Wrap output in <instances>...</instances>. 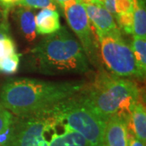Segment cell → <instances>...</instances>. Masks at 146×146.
I'll return each mask as SVG.
<instances>
[{
	"mask_svg": "<svg viewBox=\"0 0 146 146\" xmlns=\"http://www.w3.org/2000/svg\"><path fill=\"white\" fill-rule=\"evenodd\" d=\"M81 81L53 82L31 78L7 80L0 89V103L11 114L28 116L39 113L80 93Z\"/></svg>",
	"mask_w": 146,
	"mask_h": 146,
	"instance_id": "cell-1",
	"label": "cell"
},
{
	"mask_svg": "<svg viewBox=\"0 0 146 146\" xmlns=\"http://www.w3.org/2000/svg\"><path fill=\"white\" fill-rule=\"evenodd\" d=\"M80 99L101 119L107 122L118 115L128 123L134 106L138 102L140 91L130 80L110 75L102 68L89 86L80 93Z\"/></svg>",
	"mask_w": 146,
	"mask_h": 146,
	"instance_id": "cell-2",
	"label": "cell"
},
{
	"mask_svg": "<svg viewBox=\"0 0 146 146\" xmlns=\"http://www.w3.org/2000/svg\"><path fill=\"white\" fill-rule=\"evenodd\" d=\"M31 62L37 72L50 76L90 71L89 59L80 43L64 27L44 37L32 50Z\"/></svg>",
	"mask_w": 146,
	"mask_h": 146,
	"instance_id": "cell-3",
	"label": "cell"
},
{
	"mask_svg": "<svg viewBox=\"0 0 146 146\" xmlns=\"http://www.w3.org/2000/svg\"><path fill=\"white\" fill-rule=\"evenodd\" d=\"M55 122L81 134L89 146H104L106 121L82 102L78 94L45 110Z\"/></svg>",
	"mask_w": 146,
	"mask_h": 146,
	"instance_id": "cell-4",
	"label": "cell"
},
{
	"mask_svg": "<svg viewBox=\"0 0 146 146\" xmlns=\"http://www.w3.org/2000/svg\"><path fill=\"white\" fill-rule=\"evenodd\" d=\"M96 35L99 41L101 58L113 75L123 78H145L138 69L131 48L123 38L119 28Z\"/></svg>",
	"mask_w": 146,
	"mask_h": 146,
	"instance_id": "cell-5",
	"label": "cell"
},
{
	"mask_svg": "<svg viewBox=\"0 0 146 146\" xmlns=\"http://www.w3.org/2000/svg\"><path fill=\"white\" fill-rule=\"evenodd\" d=\"M61 7L64 11L68 25L78 37L89 62L100 68L98 36H95L96 33L94 34L83 3L78 0H68Z\"/></svg>",
	"mask_w": 146,
	"mask_h": 146,
	"instance_id": "cell-6",
	"label": "cell"
},
{
	"mask_svg": "<svg viewBox=\"0 0 146 146\" xmlns=\"http://www.w3.org/2000/svg\"><path fill=\"white\" fill-rule=\"evenodd\" d=\"M15 118L14 132L9 146H49L46 135L50 126V118L42 110L28 116Z\"/></svg>",
	"mask_w": 146,
	"mask_h": 146,
	"instance_id": "cell-7",
	"label": "cell"
},
{
	"mask_svg": "<svg viewBox=\"0 0 146 146\" xmlns=\"http://www.w3.org/2000/svg\"><path fill=\"white\" fill-rule=\"evenodd\" d=\"M95 33L113 31L118 27L113 16L101 3H83Z\"/></svg>",
	"mask_w": 146,
	"mask_h": 146,
	"instance_id": "cell-8",
	"label": "cell"
},
{
	"mask_svg": "<svg viewBox=\"0 0 146 146\" xmlns=\"http://www.w3.org/2000/svg\"><path fill=\"white\" fill-rule=\"evenodd\" d=\"M105 145L106 146H128L127 121L115 115L106 122L105 130Z\"/></svg>",
	"mask_w": 146,
	"mask_h": 146,
	"instance_id": "cell-9",
	"label": "cell"
},
{
	"mask_svg": "<svg viewBox=\"0 0 146 146\" xmlns=\"http://www.w3.org/2000/svg\"><path fill=\"white\" fill-rule=\"evenodd\" d=\"M50 120V131L52 134L50 136V139L48 141L49 146H89L87 141L81 134L70 129L67 126L58 123L62 128L61 131H58L54 120L51 117Z\"/></svg>",
	"mask_w": 146,
	"mask_h": 146,
	"instance_id": "cell-10",
	"label": "cell"
},
{
	"mask_svg": "<svg viewBox=\"0 0 146 146\" xmlns=\"http://www.w3.org/2000/svg\"><path fill=\"white\" fill-rule=\"evenodd\" d=\"M36 32L38 34L49 35L57 32L60 28L59 15L56 10L42 9L35 16Z\"/></svg>",
	"mask_w": 146,
	"mask_h": 146,
	"instance_id": "cell-11",
	"label": "cell"
},
{
	"mask_svg": "<svg viewBox=\"0 0 146 146\" xmlns=\"http://www.w3.org/2000/svg\"><path fill=\"white\" fill-rule=\"evenodd\" d=\"M127 127L138 140L146 144V110L143 103L138 102L134 106Z\"/></svg>",
	"mask_w": 146,
	"mask_h": 146,
	"instance_id": "cell-12",
	"label": "cell"
},
{
	"mask_svg": "<svg viewBox=\"0 0 146 146\" xmlns=\"http://www.w3.org/2000/svg\"><path fill=\"white\" fill-rule=\"evenodd\" d=\"M16 20L22 36L28 42H33L36 36L35 16L28 7H21L16 11Z\"/></svg>",
	"mask_w": 146,
	"mask_h": 146,
	"instance_id": "cell-13",
	"label": "cell"
},
{
	"mask_svg": "<svg viewBox=\"0 0 146 146\" xmlns=\"http://www.w3.org/2000/svg\"><path fill=\"white\" fill-rule=\"evenodd\" d=\"M133 36L146 38L145 0H133Z\"/></svg>",
	"mask_w": 146,
	"mask_h": 146,
	"instance_id": "cell-14",
	"label": "cell"
},
{
	"mask_svg": "<svg viewBox=\"0 0 146 146\" xmlns=\"http://www.w3.org/2000/svg\"><path fill=\"white\" fill-rule=\"evenodd\" d=\"M131 48L136 58L138 69L145 77L146 72V38L133 36Z\"/></svg>",
	"mask_w": 146,
	"mask_h": 146,
	"instance_id": "cell-15",
	"label": "cell"
},
{
	"mask_svg": "<svg viewBox=\"0 0 146 146\" xmlns=\"http://www.w3.org/2000/svg\"><path fill=\"white\" fill-rule=\"evenodd\" d=\"M21 62V54L17 52L0 58V73L11 75L17 72Z\"/></svg>",
	"mask_w": 146,
	"mask_h": 146,
	"instance_id": "cell-16",
	"label": "cell"
},
{
	"mask_svg": "<svg viewBox=\"0 0 146 146\" xmlns=\"http://www.w3.org/2000/svg\"><path fill=\"white\" fill-rule=\"evenodd\" d=\"M133 4V0H104L105 8L113 16L114 19L118 14L127 11Z\"/></svg>",
	"mask_w": 146,
	"mask_h": 146,
	"instance_id": "cell-17",
	"label": "cell"
},
{
	"mask_svg": "<svg viewBox=\"0 0 146 146\" xmlns=\"http://www.w3.org/2000/svg\"><path fill=\"white\" fill-rule=\"evenodd\" d=\"M119 28L127 34H132L133 33V4L130 9L122 12L115 16Z\"/></svg>",
	"mask_w": 146,
	"mask_h": 146,
	"instance_id": "cell-18",
	"label": "cell"
},
{
	"mask_svg": "<svg viewBox=\"0 0 146 146\" xmlns=\"http://www.w3.org/2000/svg\"><path fill=\"white\" fill-rule=\"evenodd\" d=\"M18 5L28 8H49L56 10V5L53 0H20Z\"/></svg>",
	"mask_w": 146,
	"mask_h": 146,
	"instance_id": "cell-19",
	"label": "cell"
},
{
	"mask_svg": "<svg viewBox=\"0 0 146 146\" xmlns=\"http://www.w3.org/2000/svg\"><path fill=\"white\" fill-rule=\"evenodd\" d=\"M16 52V44L11 34L0 38V58L9 56Z\"/></svg>",
	"mask_w": 146,
	"mask_h": 146,
	"instance_id": "cell-20",
	"label": "cell"
},
{
	"mask_svg": "<svg viewBox=\"0 0 146 146\" xmlns=\"http://www.w3.org/2000/svg\"><path fill=\"white\" fill-rule=\"evenodd\" d=\"M14 119L13 115L0 103V136L12 125Z\"/></svg>",
	"mask_w": 146,
	"mask_h": 146,
	"instance_id": "cell-21",
	"label": "cell"
},
{
	"mask_svg": "<svg viewBox=\"0 0 146 146\" xmlns=\"http://www.w3.org/2000/svg\"><path fill=\"white\" fill-rule=\"evenodd\" d=\"M10 34V26L4 16V18L0 21V38Z\"/></svg>",
	"mask_w": 146,
	"mask_h": 146,
	"instance_id": "cell-22",
	"label": "cell"
},
{
	"mask_svg": "<svg viewBox=\"0 0 146 146\" xmlns=\"http://www.w3.org/2000/svg\"><path fill=\"white\" fill-rule=\"evenodd\" d=\"M20 0H0V7L4 10L5 12L12 8L16 5H18Z\"/></svg>",
	"mask_w": 146,
	"mask_h": 146,
	"instance_id": "cell-23",
	"label": "cell"
},
{
	"mask_svg": "<svg viewBox=\"0 0 146 146\" xmlns=\"http://www.w3.org/2000/svg\"><path fill=\"white\" fill-rule=\"evenodd\" d=\"M128 146H145V144L138 140L128 129Z\"/></svg>",
	"mask_w": 146,
	"mask_h": 146,
	"instance_id": "cell-24",
	"label": "cell"
},
{
	"mask_svg": "<svg viewBox=\"0 0 146 146\" xmlns=\"http://www.w3.org/2000/svg\"><path fill=\"white\" fill-rule=\"evenodd\" d=\"M82 3H101L103 4L104 0H81Z\"/></svg>",
	"mask_w": 146,
	"mask_h": 146,
	"instance_id": "cell-25",
	"label": "cell"
},
{
	"mask_svg": "<svg viewBox=\"0 0 146 146\" xmlns=\"http://www.w3.org/2000/svg\"><path fill=\"white\" fill-rule=\"evenodd\" d=\"M54 1V3H58L60 6H62L66 2V1H68V0H53ZM78 1H80L81 2V0H78Z\"/></svg>",
	"mask_w": 146,
	"mask_h": 146,
	"instance_id": "cell-26",
	"label": "cell"
},
{
	"mask_svg": "<svg viewBox=\"0 0 146 146\" xmlns=\"http://www.w3.org/2000/svg\"><path fill=\"white\" fill-rule=\"evenodd\" d=\"M2 20V14H1V12H0V21Z\"/></svg>",
	"mask_w": 146,
	"mask_h": 146,
	"instance_id": "cell-27",
	"label": "cell"
},
{
	"mask_svg": "<svg viewBox=\"0 0 146 146\" xmlns=\"http://www.w3.org/2000/svg\"><path fill=\"white\" fill-rule=\"evenodd\" d=\"M104 146H106V145H104Z\"/></svg>",
	"mask_w": 146,
	"mask_h": 146,
	"instance_id": "cell-28",
	"label": "cell"
}]
</instances>
